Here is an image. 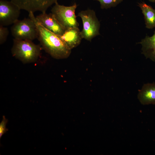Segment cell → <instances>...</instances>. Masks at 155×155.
Instances as JSON below:
<instances>
[{"label": "cell", "mask_w": 155, "mask_h": 155, "mask_svg": "<svg viewBox=\"0 0 155 155\" xmlns=\"http://www.w3.org/2000/svg\"><path fill=\"white\" fill-rule=\"evenodd\" d=\"M29 18L35 22L38 31V38L44 49L52 57L56 59L68 57L71 49L60 36L48 30L36 20L34 13H29Z\"/></svg>", "instance_id": "obj_1"}, {"label": "cell", "mask_w": 155, "mask_h": 155, "mask_svg": "<svg viewBox=\"0 0 155 155\" xmlns=\"http://www.w3.org/2000/svg\"><path fill=\"white\" fill-rule=\"evenodd\" d=\"M41 48L32 41L14 39L11 51L13 56L24 63L36 61L40 56Z\"/></svg>", "instance_id": "obj_2"}, {"label": "cell", "mask_w": 155, "mask_h": 155, "mask_svg": "<svg viewBox=\"0 0 155 155\" xmlns=\"http://www.w3.org/2000/svg\"><path fill=\"white\" fill-rule=\"evenodd\" d=\"M78 16L82 21L83 29L81 31L82 38L91 41L100 34V24L93 10L87 9L79 12Z\"/></svg>", "instance_id": "obj_3"}, {"label": "cell", "mask_w": 155, "mask_h": 155, "mask_svg": "<svg viewBox=\"0 0 155 155\" xmlns=\"http://www.w3.org/2000/svg\"><path fill=\"white\" fill-rule=\"evenodd\" d=\"M11 31L12 36L16 39L32 41L38 37L35 22L30 18L18 20L13 24Z\"/></svg>", "instance_id": "obj_4"}, {"label": "cell", "mask_w": 155, "mask_h": 155, "mask_svg": "<svg viewBox=\"0 0 155 155\" xmlns=\"http://www.w3.org/2000/svg\"><path fill=\"white\" fill-rule=\"evenodd\" d=\"M54 4L51 9V13L66 29L78 27L79 24L75 14L77 7L76 3L68 6L60 5L57 2Z\"/></svg>", "instance_id": "obj_5"}, {"label": "cell", "mask_w": 155, "mask_h": 155, "mask_svg": "<svg viewBox=\"0 0 155 155\" xmlns=\"http://www.w3.org/2000/svg\"><path fill=\"white\" fill-rule=\"evenodd\" d=\"M20 7L12 1H0V25L3 26L13 24L20 15Z\"/></svg>", "instance_id": "obj_6"}, {"label": "cell", "mask_w": 155, "mask_h": 155, "mask_svg": "<svg viewBox=\"0 0 155 155\" xmlns=\"http://www.w3.org/2000/svg\"><path fill=\"white\" fill-rule=\"evenodd\" d=\"M58 0H11L18 5L21 9L29 13L37 11L46 12L51 5L57 2Z\"/></svg>", "instance_id": "obj_7"}, {"label": "cell", "mask_w": 155, "mask_h": 155, "mask_svg": "<svg viewBox=\"0 0 155 155\" xmlns=\"http://www.w3.org/2000/svg\"><path fill=\"white\" fill-rule=\"evenodd\" d=\"M36 20L46 29L60 36L66 29L51 13H42L36 17Z\"/></svg>", "instance_id": "obj_8"}, {"label": "cell", "mask_w": 155, "mask_h": 155, "mask_svg": "<svg viewBox=\"0 0 155 155\" xmlns=\"http://www.w3.org/2000/svg\"><path fill=\"white\" fill-rule=\"evenodd\" d=\"M66 45L71 49L78 46L82 39L78 27H71L67 29L59 36Z\"/></svg>", "instance_id": "obj_9"}, {"label": "cell", "mask_w": 155, "mask_h": 155, "mask_svg": "<svg viewBox=\"0 0 155 155\" xmlns=\"http://www.w3.org/2000/svg\"><path fill=\"white\" fill-rule=\"evenodd\" d=\"M137 97L142 104H155V83L144 84L139 91Z\"/></svg>", "instance_id": "obj_10"}, {"label": "cell", "mask_w": 155, "mask_h": 155, "mask_svg": "<svg viewBox=\"0 0 155 155\" xmlns=\"http://www.w3.org/2000/svg\"><path fill=\"white\" fill-rule=\"evenodd\" d=\"M139 43L142 46V53L146 58H149L155 62V31L152 36H146Z\"/></svg>", "instance_id": "obj_11"}, {"label": "cell", "mask_w": 155, "mask_h": 155, "mask_svg": "<svg viewBox=\"0 0 155 155\" xmlns=\"http://www.w3.org/2000/svg\"><path fill=\"white\" fill-rule=\"evenodd\" d=\"M144 16L146 27L149 29L155 28V9L144 2L139 3Z\"/></svg>", "instance_id": "obj_12"}, {"label": "cell", "mask_w": 155, "mask_h": 155, "mask_svg": "<svg viewBox=\"0 0 155 155\" xmlns=\"http://www.w3.org/2000/svg\"><path fill=\"white\" fill-rule=\"evenodd\" d=\"M99 2L102 9H107L115 7L121 3L123 0H95Z\"/></svg>", "instance_id": "obj_13"}, {"label": "cell", "mask_w": 155, "mask_h": 155, "mask_svg": "<svg viewBox=\"0 0 155 155\" xmlns=\"http://www.w3.org/2000/svg\"><path fill=\"white\" fill-rule=\"evenodd\" d=\"M9 33L7 28L0 25V44H2L6 41Z\"/></svg>", "instance_id": "obj_14"}, {"label": "cell", "mask_w": 155, "mask_h": 155, "mask_svg": "<svg viewBox=\"0 0 155 155\" xmlns=\"http://www.w3.org/2000/svg\"><path fill=\"white\" fill-rule=\"evenodd\" d=\"M8 121V120L6 119L5 116H3V119L0 123V138L8 129L6 127V125Z\"/></svg>", "instance_id": "obj_15"}, {"label": "cell", "mask_w": 155, "mask_h": 155, "mask_svg": "<svg viewBox=\"0 0 155 155\" xmlns=\"http://www.w3.org/2000/svg\"><path fill=\"white\" fill-rule=\"evenodd\" d=\"M149 1L152 2H155V0H149Z\"/></svg>", "instance_id": "obj_16"}]
</instances>
